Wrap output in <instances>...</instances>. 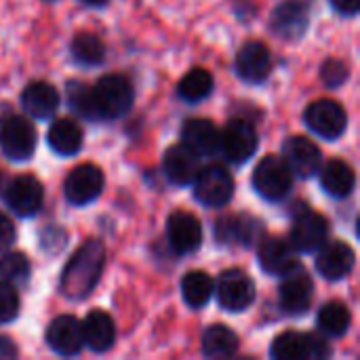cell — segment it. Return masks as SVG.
Here are the masks:
<instances>
[{"label":"cell","instance_id":"7a4b0ae2","mask_svg":"<svg viewBox=\"0 0 360 360\" xmlns=\"http://www.w3.org/2000/svg\"><path fill=\"white\" fill-rule=\"evenodd\" d=\"M133 84L124 76H103L95 86H89V120H116L124 116L133 105Z\"/></svg>","mask_w":360,"mask_h":360},{"label":"cell","instance_id":"9c48e42d","mask_svg":"<svg viewBox=\"0 0 360 360\" xmlns=\"http://www.w3.org/2000/svg\"><path fill=\"white\" fill-rule=\"evenodd\" d=\"M219 306L228 312H243L255 302V283L243 270H226L217 281Z\"/></svg>","mask_w":360,"mask_h":360},{"label":"cell","instance_id":"2e32d148","mask_svg":"<svg viewBox=\"0 0 360 360\" xmlns=\"http://www.w3.org/2000/svg\"><path fill=\"white\" fill-rule=\"evenodd\" d=\"M46 344L53 352L61 356H76L84 346L82 323L70 314L57 316L46 329Z\"/></svg>","mask_w":360,"mask_h":360},{"label":"cell","instance_id":"ac0fdd59","mask_svg":"<svg viewBox=\"0 0 360 360\" xmlns=\"http://www.w3.org/2000/svg\"><path fill=\"white\" fill-rule=\"evenodd\" d=\"M264 234L262 221L251 215H228L221 217L215 226V236L224 245H245L251 247L259 243Z\"/></svg>","mask_w":360,"mask_h":360},{"label":"cell","instance_id":"4fadbf2b","mask_svg":"<svg viewBox=\"0 0 360 360\" xmlns=\"http://www.w3.org/2000/svg\"><path fill=\"white\" fill-rule=\"evenodd\" d=\"M169 245L177 255L194 253L202 243V226L188 211H175L167 224Z\"/></svg>","mask_w":360,"mask_h":360},{"label":"cell","instance_id":"cb8c5ba5","mask_svg":"<svg viewBox=\"0 0 360 360\" xmlns=\"http://www.w3.org/2000/svg\"><path fill=\"white\" fill-rule=\"evenodd\" d=\"M82 340L93 352H108L116 340V327L110 314L103 310H93L82 323Z\"/></svg>","mask_w":360,"mask_h":360},{"label":"cell","instance_id":"484cf974","mask_svg":"<svg viewBox=\"0 0 360 360\" xmlns=\"http://www.w3.org/2000/svg\"><path fill=\"white\" fill-rule=\"evenodd\" d=\"M354 171L344 160H329L327 165H321V186L327 194L335 198H346L354 190Z\"/></svg>","mask_w":360,"mask_h":360},{"label":"cell","instance_id":"277c9868","mask_svg":"<svg viewBox=\"0 0 360 360\" xmlns=\"http://www.w3.org/2000/svg\"><path fill=\"white\" fill-rule=\"evenodd\" d=\"M192 184H194L196 200L211 209L226 207L234 194V179H232L230 171L219 165L200 169Z\"/></svg>","mask_w":360,"mask_h":360},{"label":"cell","instance_id":"836d02e7","mask_svg":"<svg viewBox=\"0 0 360 360\" xmlns=\"http://www.w3.org/2000/svg\"><path fill=\"white\" fill-rule=\"evenodd\" d=\"M19 314V295L11 283L0 281V325L11 323Z\"/></svg>","mask_w":360,"mask_h":360},{"label":"cell","instance_id":"30bf717a","mask_svg":"<svg viewBox=\"0 0 360 360\" xmlns=\"http://www.w3.org/2000/svg\"><path fill=\"white\" fill-rule=\"evenodd\" d=\"M327 234H329V221L321 213L306 209L293 219L289 245L300 253H312L325 245Z\"/></svg>","mask_w":360,"mask_h":360},{"label":"cell","instance_id":"603a6c76","mask_svg":"<svg viewBox=\"0 0 360 360\" xmlns=\"http://www.w3.org/2000/svg\"><path fill=\"white\" fill-rule=\"evenodd\" d=\"M21 105L34 118H51L59 108V93L49 82H30L21 93Z\"/></svg>","mask_w":360,"mask_h":360},{"label":"cell","instance_id":"e0dca14e","mask_svg":"<svg viewBox=\"0 0 360 360\" xmlns=\"http://www.w3.org/2000/svg\"><path fill=\"white\" fill-rule=\"evenodd\" d=\"M354 262H356L354 249L348 243L333 240L321 247V253L316 257V270L327 281H342L352 272Z\"/></svg>","mask_w":360,"mask_h":360},{"label":"cell","instance_id":"5bb4252c","mask_svg":"<svg viewBox=\"0 0 360 360\" xmlns=\"http://www.w3.org/2000/svg\"><path fill=\"white\" fill-rule=\"evenodd\" d=\"M270 70H272V55L264 42L249 40L247 44L240 46L236 55V74L243 80L251 84H259L268 78Z\"/></svg>","mask_w":360,"mask_h":360},{"label":"cell","instance_id":"7c38bea8","mask_svg":"<svg viewBox=\"0 0 360 360\" xmlns=\"http://www.w3.org/2000/svg\"><path fill=\"white\" fill-rule=\"evenodd\" d=\"M103 190V173L95 165H78L65 179V198L72 205H89Z\"/></svg>","mask_w":360,"mask_h":360},{"label":"cell","instance_id":"e575fe53","mask_svg":"<svg viewBox=\"0 0 360 360\" xmlns=\"http://www.w3.org/2000/svg\"><path fill=\"white\" fill-rule=\"evenodd\" d=\"M321 78L327 86L335 89V86H342L346 80H348V65L340 59H329L323 63V70H321Z\"/></svg>","mask_w":360,"mask_h":360},{"label":"cell","instance_id":"d590c367","mask_svg":"<svg viewBox=\"0 0 360 360\" xmlns=\"http://www.w3.org/2000/svg\"><path fill=\"white\" fill-rule=\"evenodd\" d=\"M15 226L13 221L0 213V251H6L13 243H15Z\"/></svg>","mask_w":360,"mask_h":360},{"label":"cell","instance_id":"9a60e30c","mask_svg":"<svg viewBox=\"0 0 360 360\" xmlns=\"http://www.w3.org/2000/svg\"><path fill=\"white\" fill-rule=\"evenodd\" d=\"M285 162L289 165L293 175L308 179L321 171L323 154L319 146L308 137H291L285 143Z\"/></svg>","mask_w":360,"mask_h":360},{"label":"cell","instance_id":"1f68e13d","mask_svg":"<svg viewBox=\"0 0 360 360\" xmlns=\"http://www.w3.org/2000/svg\"><path fill=\"white\" fill-rule=\"evenodd\" d=\"M70 51H72V57L76 63L80 65H99L105 57V46L101 42L99 36L91 34V32H78L74 38H72V44H70Z\"/></svg>","mask_w":360,"mask_h":360},{"label":"cell","instance_id":"f1b7e54d","mask_svg":"<svg viewBox=\"0 0 360 360\" xmlns=\"http://www.w3.org/2000/svg\"><path fill=\"white\" fill-rule=\"evenodd\" d=\"M213 281L207 272L202 270H194V272H188L181 281V295H184V302L198 310V308H205L213 295Z\"/></svg>","mask_w":360,"mask_h":360},{"label":"cell","instance_id":"52a82bcc","mask_svg":"<svg viewBox=\"0 0 360 360\" xmlns=\"http://www.w3.org/2000/svg\"><path fill=\"white\" fill-rule=\"evenodd\" d=\"M304 120L310 127V131H314L319 137L329 139V141L342 137L348 127L346 110L333 99H319V101L310 103L306 108Z\"/></svg>","mask_w":360,"mask_h":360},{"label":"cell","instance_id":"f35d334b","mask_svg":"<svg viewBox=\"0 0 360 360\" xmlns=\"http://www.w3.org/2000/svg\"><path fill=\"white\" fill-rule=\"evenodd\" d=\"M80 2H84V4H89V6H103L108 0H80Z\"/></svg>","mask_w":360,"mask_h":360},{"label":"cell","instance_id":"8992f818","mask_svg":"<svg viewBox=\"0 0 360 360\" xmlns=\"http://www.w3.org/2000/svg\"><path fill=\"white\" fill-rule=\"evenodd\" d=\"M0 148L11 160H27L36 150V129L23 118L8 114L0 122Z\"/></svg>","mask_w":360,"mask_h":360},{"label":"cell","instance_id":"3957f363","mask_svg":"<svg viewBox=\"0 0 360 360\" xmlns=\"http://www.w3.org/2000/svg\"><path fill=\"white\" fill-rule=\"evenodd\" d=\"M270 354L276 360H323L331 356V346L314 333L285 331L272 342Z\"/></svg>","mask_w":360,"mask_h":360},{"label":"cell","instance_id":"8d00e7d4","mask_svg":"<svg viewBox=\"0 0 360 360\" xmlns=\"http://www.w3.org/2000/svg\"><path fill=\"white\" fill-rule=\"evenodd\" d=\"M331 4L342 15H356L360 8V0H331Z\"/></svg>","mask_w":360,"mask_h":360},{"label":"cell","instance_id":"83f0119b","mask_svg":"<svg viewBox=\"0 0 360 360\" xmlns=\"http://www.w3.org/2000/svg\"><path fill=\"white\" fill-rule=\"evenodd\" d=\"M202 352L209 359H230L238 352V335L224 325H213L202 335Z\"/></svg>","mask_w":360,"mask_h":360},{"label":"cell","instance_id":"ba28073f","mask_svg":"<svg viewBox=\"0 0 360 360\" xmlns=\"http://www.w3.org/2000/svg\"><path fill=\"white\" fill-rule=\"evenodd\" d=\"M257 143L259 139L253 124H249L243 118L230 120L226 129L219 133V150L228 160L236 165H243L249 158H253V154L257 152Z\"/></svg>","mask_w":360,"mask_h":360},{"label":"cell","instance_id":"d6986e66","mask_svg":"<svg viewBox=\"0 0 360 360\" xmlns=\"http://www.w3.org/2000/svg\"><path fill=\"white\" fill-rule=\"evenodd\" d=\"M314 285L306 272L295 268L293 272L285 274V281L278 291V300L285 312L289 314H304L312 304Z\"/></svg>","mask_w":360,"mask_h":360},{"label":"cell","instance_id":"d4e9b609","mask_svg":"<svg viewBox=\"0 0 360 360\" xmlns=\"http://www.w3.org/2000/svg\"><path fill=\"white\" fill-rule=\"evenodd\" d=\"M181 139L198 156H207V154L219 152V131L207 118H192V120H188L184 124V129H181Z\"/></svg>","mask_w":360,"mask_h":360},{"label":"cell","instance_id":"4316f807","mask_svg":"<svg viewBox=\"0 0 360 360\" xmlns=\"http://www.w3.org/2000/svg\"><path fill=\"white\" fill-rule=\"evenodd\" d=\"M46 139L59 156H74L82 146V129L70 118H59L51 124Z\"/></svg>","mask_w":360,"mask_h":360},{"label":"cell","instance_id":"f546056e","mask_svg":"<svg viewBox=\"0 0 360 360\" xmlns=\"http://www.w3.org/2000/svg\"><path fill=\"white\" fill-rule=\"evenodd\" d=\"M350 323L352 314L342 302H329L319 312V327L329 338H344L350 329Z\"/></svg>","mask_w":360,"mask_h":360},{"label":"cell","instance_id":"8fae6325","mask_svg":"<svg viewBox=\"0 0 360 360\" xmlns=\"http://www.w3.org/2000/svg\"><path fill=\"white\" fill-rule=\"evenodd\" d=\"M44 198V190L42 184L34 177V175H19L15 177L4 192V202L6 207L19 215V217H30L34 215Z\"/></svg>","mask_w":360,"mask_h":360},{"label":"cell","instance_id":"7402d4cb","mask_svg":"<svg viewBox=\"0 0 360 360\" xmlns=\"http://www.w3.org/2000/svg\"><path fill=\"white\" fill-rule=\"evenodd\" d=\"M272 32L285 40H297L306 34L308 11L300 2H283L272 13Z\"/></svg>","mask_w":360,"mask_h":360},{"label":"cell","instance_id":"74e56055","mask_svg":"<svg viewBox=\"0 0 360 360\" xmlns=\"http://www.w3.org/2000/svg\"><path fill=\"white\" fill-rule=\"evenodd\" d=\"M17 356V348H15V344L8 340V338H4V335H0V360H11Z\"/></svg>","mask_w":360,"mask_h":360},{"label":"cell","instance_id":"5b68a950","mask_svg":"<svg viewBox=\"0 0 360 360\" xmlns=\"http://www.w3.org/2000/svg\"><path fill=\"white\" fill-rule=\"evenodd\" d=\"M293 186V173L285 158L281 156H266L253 171V188L266 200H281L289 194Z\"/></svg>","mask_w":360,"mask_h":360},{"label":"cell","instance_id":"44dd1931","mask_svg":"<svg viewBox=\"0 0 360 360\" xmlns=\"http://www.w3.org/2000/svg\"><path fill=\"white\" fill-rule=\"evenodd\" d=\"M259 264L274 276H285L300 268L295 249L278 236H268L259 243Z\"/></svg>","mask_w":360,"mask_h":360},{"label":"cell","instance_id":"d6a6232c","mask_svg":"<svg viewBox=\"0 0 360 360\" xmlns=\"http://www.w3.org/2000/svg\"><path fill=\"white\" fill-rule=\"evenodd\" d=\"M30 259L19 251H11L0 257V281L4 283L23 285L30 278Z\"/></svg>","mask_w":360,"mask_h":360},{"label":"cell","instance_id":"4dcf8cb0","mask_svg":"<svg viewBox=\"0 0 360 360\" xmlns=\"http://www.w3.org/2000/svg\"><path fill=\"white\" fill-rule=\"evenodd\" d=\"M213 91V76L205 68L190 70L177 84V95L188 103H198L207 99Z\"/></svg>","mask_w":360,"mask_h":360},{"label":"cell","instance_id":"6da1fadb","mask_svg":"<svg viewBox=\"0 0 360 360\" xmlns=\"http://www.w3.org/2000/svg\"><path fill=\"white\" fill-rule=\"evenodd\" d=\"M105 266V247L99 240H86L82 243L76 253L70 257L59 289L68 300H82L86 297L95 285L99 283V276Z\"/></svg>","mask_w":360,"mask_h":360},{"label":"cell","instance_id":"ffe728a7","mask_svg":"<svg viewBox=\"0 0 360 360\" xmlns=\"http://www.w3.org/2000/svg\"><path fill=\"white\" fill-rule=\"evenodd\" d=\"M162 169H165V175L169 177V181H173L177 186H190L200 171V158L186 143H177L165 152Z\"/></svg>","mask_w":360,"mask_h":360}]
</instances>
